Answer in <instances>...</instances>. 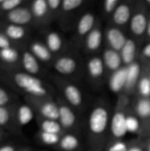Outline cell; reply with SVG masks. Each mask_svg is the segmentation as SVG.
Listing matches in <instances>:
<instances>
[{
	"label": "cell",
	"mask_w": 150,
	"mask_h": 151,
	"mask_svg": "<svg viewBox=\"0 0 150 151\" xmlns=\"http://www.w3.org/2000/svg\"><path fill=\"white\" fill-rule=\"evenodd\" d=\"M110 111L108 106L99 104L95 105L88 116V133L91 150L97 147L98 150L103 145L108 128L110 127Z\"/></svg>",
	"instance_id": "obj_1"
},
{
	"label": "cell",
	"mask_w": 150,
	"mask_h": 151,
	"mask_svg": "<svg viewBox=\"0 0 150 151\" xmlns=\"http://www.w3.org/2000/svg\"><path fill=\"white\" fill-rule=\"evenodd\" d=\"M129 98L127 95L121 94L118 96L114 113L111 119L110 129L111 136L115 140H121L128 132L126 129V119L128 116Z\"/></svg>",
	"instance_id": "obj_2"
},
{
	"label": "cell",
	"mask_w": 150,
	"mask_h": 151,
	"mask_svg": "<svg viewBox=\"0 0 150 151\" xmlns=\"http://www.w3.org/2000/svg\"><path fill=\"white\" fill-rule=\"evenodd\" d=\"M13 80L16 85L27 92L31 97L42 98L47 97L49 95V92L42 81L34 75H31L27 73H17L14 75Z\"/></svg>",
	"instance_id": "obj_3"
},
{
	"label": "cell",
	"mask_w": 150,
	"mask_h": 151,
	"mask_svg": "<svg viewBox=\"0 0 150 151\" xmlns=\"http://www.w3.org/2000/svg\"><path fill=\"white\" fill-rule=\"evenodd\" d=\"M57 83L61 89L65 102L72 108L80 110L83 107L84 98L81 90L73 83L65 80H58Z\"/></svg>",
	"instance_id": "obj_4"
},
{
	"label": "cell",
	"mask_w": 150,
	"mask_h": 151,
	"mask_svg": "<svg viewBox=\"0 0 150 151\" xmlns=\"http://www.w3.org/2000/svg\"><path fill=\"white\" fill-rule=\"evenodd\" d=\"M31 97V96H30ZM32 104L34 108L37 110L38 113L41 115L42 118L52 120H58L59 117V111H58V104L54 101L47 98H38V97H31Z\"/></svg>",
	"instance_id": "obj_5"
},
{
	"label": "cell",
	"mask_w": 150,
	"mask_h": 151,
	"mask_svg": "<svg viewBox=\"0 0 150 151\" xmlns=\"http://www.w3.org/2000/svg\"><path fill=\"white\" fill-rule=\"evenodd\" d=\"M58 111L59 117L58 122L65 132H69L75 129L77 125V116L73 111V108L71 107L65 100H58Z\"/></svg>",
	"instance_id": "obj_6"
},
{
	"label": "cell",
	"mask_w": 150,
	"mask_h": 151,
	"mask_svg": "<svg viewBox=\"0 0 150 151\" xmlns=\"http://www.w3.org/2000/svg\"><path fill=\"white\" fill-rule=\"evenodd\" d=\"M96 26L95 15L92 12H87L82 14L76 23L75 39L77 41H84L88 35Z\"/></svg>",
	"instance_id": "obj_7"
},
{
	"label": "cell",
	"mask_w": 150,
	"mask_h": 151,
	"mask_svg": "<svg viewBox=\"0 0 150 151\" xmlns=\"http://www.w3.org/2000/svg\"><path fill=\"white\" fill-rule=\"evenodd\" d=\"M53 66L56 72L60 73L61 75L70 76L77 72L79 64L75 58L72 56L64 55L55 60Z\"/></svg>",
	"instance_id": "obj_8"
},
{
	"label": "cell",
	"mask_w": 150,
	"mask_h": 151,
	"mask_svg": "<svg viewBox=\"0 0 150 151\" xmlns=\"http://www.w3.org/2000/svg\"><path fill=\"white\" fill-rule=\"evenodd\" d=\"M105 38L109 44V48L120 52L127 41V37L118 27H111L105 32Z\"/></svg>",
	"instance_id": "obj_9"
},
{
	"label": "cell",
	"mask_w": 150,
	"mask_h": 151,
	"mask_svg": "<svg viewBox=\"0 0 150 151\" xmlns=\"http://www.w3.org/2000/svg\"><path fill=\"white\" fill-rule=\"evenodd\" d=\"M149 19L147 13L142 9L135 12L130 20V29L133 35L141 37L147 32Z\"/></svg>",
	"instance_id": "obj_10"
},
{
	"label": "cell",
	"mask_w": 150,
	"mask_h": 151,
	"mask_svg": "<svg viewBox=\"0 0 150 151\" xmlns=\"http://www.w3.org/2000/svg\"><path fill=\"white\" fill-rule=\"evenodd\" d=\"M127 80V67L122 66L120 69L111 73L109 79V88L111 92L115 94H120L125 91Z\"/></svg>",
	"instance_id": "obj_11"
},
{
	"label": "cell",
	"mask_w": 150,
	"mask_h": 151,
	"mask_svg": "<svg viewBox=\"0 0 150 151\" xmlns=\"http://www.w3.org/2000/svg\"><path fill=\"white\" fill-rule=\"evenodd\" d=\"M127 80L126 85L125 88V94H131L133 91L137 88L138 82L141 76V64L137 61H134L131 65H127Z\"/></svg>",
	"instance_id": "obj_12"
},
{
	"label": "cell",
	"mask_w": 150,
	"mask_h": 151,
	"mask_svg": "<svg viewBox=\"0 0 150 151\" xmlns=\"http://www.w3.org/2000/svg\"><path fill=\"white\" fill-rule=\"evenodd\" d=\"M132 16H133V12H132L131 4L126 2L124 3L120 2V4H118V6L111 15V19L116 26L122 27L126 25L128 22H130Z\"/></svg>",
	"instance_id": "obj_13"
},
{
	"label": "cell",
	"mask_w": 150,
	"mask_h": 151,
	"mask_svg": "<svg viewBox=\"0 0 150 151\" xmlns=\"http://www.w3.org/2000/svg\"><path fill=\"white\" fill-rule=\"evenodd\" d=\"M7 19L10 24L23 26L31 22L33 19V14L30 9L19 6L7 12Z\"/></svg>",
	"instance_id": "obj_14"
},
{
	"label": "cell",
	"mask_w": 150,
	"mask_h": 151,
	"mask_svg": "<svg viewBox=\"0 0 150 151\" xmlns=\"http://www.w3.org/2000/svg\"><path fill=\"white\" fill-rule=\"evenodd\" d=\"M102 58H103V64L105 65V68H107L111 73H113V72L120 69L122 66H124L120 53L111 49V48L104 50Z\"/></svg>",
	"instance_id": "obj_15"
},
{
	"label": "cell",
	"mask_w": 150,
	"mask_h": 151,
	"mask_svg": "<svg viewBox=\"0 0 150 151\" xmlns=\"http://www.w3.org/2000/svg\"><path fill=\"white\" fill-rule=\"evenodd\" d=\"M103 42V32L99 25H96L94 29L88 35L84 40V47L88 52H95L99 50Z\"/></svg>",
	"instance_id": "obj_16"
},
{
	"label": "cell",
	"mask_w": 150,
	"mask_h": 151,
	"mask_svg": "<svg viewBox=\"0 0 150 151\" xmlns=\"http://www.w3.org/2000/svg\"><path fill=\"white\" fill-rule=\"evenodd\" d=\"M105 65L101 57H92L87 63V70L92 80H100L104 73Z\"/></svg>",
	"instance_id": "obj_17"
},
{
	"label": "cell",
	"mask_w": 150,
	"mask_h": 151,
	"mask_svg": "<svg viewBox=\"0 0 150 151\" xmlns=\"http://www.w3.org/2000/svg\"><path fill=\"white\" fill-rule=\"evenodd\" d=\"M57 147L62 151H76L80 147V142L75 134L66 133L61 136Z\"/></svg>",
	"instance_id": "obj_18"
},
{
	"label": "cell",
	"mask_w": 150,
	"mask_h": 151,
	"mask_svg": "<svg viewBox=\"0 0 150 151\" xmlns=\"http://www.w3.org/2000/svg\"><path fill=\"white\" fill-rule=\"evenodd\" d=\"M136 43L133 39H127L126 44L120 50V56L122 58L123 65L127 66L135 61V54H136Z\"/></svg>",
	"instance_id": "obj_19"
},
{
	"label": "cell",
	"mask_w": 150,
	"mask_h": 151,
	"mask_svg": "<svg viewBox=\"0 0 150 151\" xmlns=\"http://www.w3.org/2000/svg\"><path fill=\"white\" fill-rule=\"evenodd\" d=\"M22 65L27 73L34 75L40 71L38 59L32 54L31 51H24L22 55Z\"/></svg>",
	"instance_id": "obj_20"
},
{
	"label": "cell",
	"mask_w": 150,
	"mask_h": 151,
	"mask_svg": "<svg viewBox=\"0 0 150 151\" xmlns=\"http://www.w3.org/2000/svg\"><path fill=\"white\" fill-rule=\"evenodd\" d=\"M38 123H39L40 129L42 132L59 134V135H64L65 134H66V132L63 129L58 120L47 119H43L41 117L39 119Z\"/></svg>",
	"instance_id": "obj_21"
},
{
	"label": "cell",
	"mask_w": 150,
	"mask_h": 151,
	"mask_svg": "<svg viewBox=\"0 0 150 151\" xmlns=\"http://www.w3.org/2000/svg\"><path fill=\"white\" fill-rule=\"evenodd\" d=\"M30 51L38 60L42 62H49L52 58V53L46 44L40 42H34L30 45Z\"/></svg>",
	"instance_id": "obj_22"
},
{
	"label": "cell",
	"mask_w": 150,
	"mask_h": 151,
	"mask_svg": "<svg viewBox=\"0 0 150 151\" xmlns=\"http://www.w3.org/2000/svg\"><path fill=\"white\" fill-rule=\"evenodd\" d=\"M30 11L33 14V18L36 19L42 20L46 19L50 14L47 0H34L31 4Z\"/></svg>",
	"instance_id": "obj_23"
},
{
	"label": "cell",
	"mask_w": 150,
	"mask_h": 151,
	"mask_svg": "<svg viewBox=\"0 0 150 151\" xmlns=\"http://www.w3.org/2000/svg\"><path fill=\"white\" fill-rule=\"evenodd\" d=\"M135 115L144 120L150 119V98H145V97H140L133 107Z\"/></svg>",
	"instance_id": "obj_24"
},
{
	"label": "cell",
	"mask_w": 150,
	"mask_h": 151,
	"mask_svg": "<svg viewBox=\"0 0 150 151\" xmlns=\"http://www.w3.org/2000/svg\"><path fill=\"white\" fill-rule=\"evenodd\" d=\"M46 46L51 53L59 52L64 46L62 36L55 31H50L46 35Z\"/></svg>",
	"instance_id": "obj_25"
},
{
	"label": "cell",
	"mask_w": 150,
	"mask_h": 151,
	"mask_svg": "<svg viewBox=\"0 0 150 151\" xmlns=\"http://www.w3.org/2000/svg\"><path fill=\"white\" fill-rule=\"evenodd\" d=\"M4 35L11 40H20L26 35V30L22 26L9 24L4 28Z\"/></svg>",
	"instance_id": "obj_26"
},
{
	"label": "cell",
	"mask_w": 150,
	"mask_h": 151,
	"mask_svg": "<svg viewBox=\"0 0 150 151\" xmlns=\"http://www.w3.org/2000/svg\"><path fill=\"white\" fill-rule=\"evenodd\" d=\"M18 116V121L21 126H26L28 123L31 122V120L34 118V111L33 109L27 104L21 105L17 112Z\"/></svg>",
	"instance_id": "obj_27"
},
{
	"label": "cell",
	"mask_w": 150,
	"mask_h": 151,
	"mask_svg": "<svg viewBox=\"0 0 150 151\" xmlns=\"http://www.w3.org/2000/svg\"><path fill=\"white\" fill-rule=\"evenodd\" d=\"M138 92L141 97L150 98V79L149 73L141 74L137 85Z\"/></svg>",
	"instance_id": "obj_28"
},
{
	"label": "cell",
	"mask_w": 150,
	"mask_h": 151,
	"mask_svg": "<svg viewBox=\"0 0 150 151\" xmlns=\"http://www.w3.org/2000/svg\"><path fill=\"white\" fill-rule=\"evenodd\" d=\"M0 58L9 64L16 63L19 59V52L12 47L0 50Z\"/></svg>",
	"instance_id": "obj_29"
},
{
	"label": "cell",
	"mask_w": 150,
	"mask_h": 151,
	"mask_svg": "<svg viewBox=\"0 0 150 151\" xmlns=\"http://www.w3.org/2000/svg\"><path fill=\"white\" fill-rule=\"evenodd\" d=\"M85 4L84 0H62L61 12L71 13L80 8Z\"/></svg>",
	"instance_id": "obj_30"
},
{
	"label": "cell",
	"mask_w": 150,
	"mask_h": 151,
	"mask_svg": "<svg viewBox=\"0 0 150 151\" xmlns=\"http://www.w3.org/2000/svg\"><path fill=\"white\" fill-rule=\"evenodd\" d=\"M38 136H39L40 141L43 144L48 145V146H55V145L57 146V144L60 142V139H61L62 135L40 131L39 134H38Z\"/></svg>",
	"instance_id": "obj_31"
},
{
	"label": "cell",
	"mask_w": 150,
	"mask_h": 151,
	"mask_svg": "<svg viewBox=\"0 0 150 151\" xmlns=\"http://www.w3.org/2000/svg\"><path fill=\"white\" fill-rule=\"evenodd\" d=\"M126 129L127 132L132 134H137L141 129V124L140 119L132 113H128L127 119H126Z\"/></svg>",
	"instance_id": "obj_32"
},
{
	"label": "cell",
	"mask_w": 150,
	"mask_h": 151,
	"mask_svg": "<svg viewBox=\"0 0 150 151\" xmlns=\"http://www.w3.org/2000/svg\"><path fill=\"white\" fill-rule=\"evenodd\" d=\"M131 143H127L121 140H115L108 145L105 151H128Z\"/></svg>",
	"instance_id": "obj_33"
},
{
	"label": "cell",
	"mask_w": 150,
	"mask_h": 151,
	"mask_svg": "<svg viewBox=\"0 0 150 151\" xmlns=\"http://www.w3.org/2000/svg\"><path fill=\"white\" fill-rule=\"evenodd\" d=\"M120 4L119 0H105L103 4V12L105 15H112L118 4Z\"/></svg>",
	"instance_id": "obj_34"
},
{
	"label": "cell",
	"mask_w": 150,
	"mask_h": 151,
	"mask_svg": "<svg viewBox=\"0 0 150 151\" xmlns=\"http://www.w3.org/2000/svg\"><path fill=\"white\" fill-rule=\"evenodd\" d=\"M22 4V0H4L3 3L0 4V9L2 11H5L7 12L19 7Z\"/></svg>",
	"instance_id": "obj_35"
},
{
	"label": "cell",
	"mask_w": 150,
	"mask_h": 151,
	"mask_svg": "<svg viewBox=\"0 0 150 151\" xmlns=\"http://www.w3.org/2000/svg\"><path fill=\"white\" fill-rule=\"evenodd\" d=\"M50 14H56L61 12L62 0H47Z\"/></svg>",
	"instance_id": "obj_36"
},
{
	"label": "cell",
	"mask_w": 150,
	"mask_h": 151,
	"mask_svg": "<svg viewBox=\"0 0 150 151\" xmlns=\"http://www.w3.org/2000/svg\"><path fill=\"white\" fill-rule=\"evenodd\" d=\"M10 120V112L4 106H0V126H5Z\"/></svg>",
	"instance_id": "obj_37"
},
{
	"label": "cell",
	"mask_w": 150,
	"mask_h": 151,
	"mask_svg": "<svg viewBox=\"0 0 150 151\" xmlns=\"http://www.w3.org/2000/svg\"><path fill=\"white\" fill-rule=\"evenodd\" d=\"M11 47L10 40L4 34H0V50Z\"/></svg>",
	"instance_id": "obj_38"
},
{
	"label": "cell",
	"mask_w": 150,
	"mask_h": 151,
	"mask_svg": "<svg viewBox=\"0 0 150 151\" xmlns=\"http://www.w3.org/2000/svg\"><path fill=\"white\" fill-rule=\"evenodd\" d=\"M9 102V96L7 92L0 87V106H4Z\"/></svg>",
	"instance_id": "obj_39"
},
{
	"label": "cell",
	"mask_w": 150,
	"mask_h": 151,
	"mask_svg": "<svg viewBox=\"0 0 150 151\" xmlns=\"http://www.w3.org/2000/svg\"><path fill=\"white\" fill-rule=\"evenodd\" d=\"M128 151H145V147H142V145L139 143L132 142Z\"/></svg>",
	"instance_id": "obj_40"
},
{
	"label": "cell",
	"mask_w": 150,
	"mask_h": 151,
	"mask_svg": "<svg viewBox=\"0 0 150 151\" xmlns=\"http://www.w3.org/2000/svg\"><path fill=\"white\" fill-rule=\"evenodd\" d=\"M142 56L146 58L150 59V42L148 43L142 50Z\"/></svg>",
	"instance_id": "obj_41"
},
{
	"label": "cell",
	"mask_w": 150,
	"mask_h": 151,
	"mask_svg": "<svg viewBox=\"0 0 150 151\" xmlns=\"http://www.w3.org/2000/svg\"><path fill=\"white\" fill-rule=\"evenodd\" d=\"M0 151H15V148L11 145H4L0 147Z\"/></svg>",
	"instance_id": "obj_42"
},
{
	"label": "cell",
	"mask_w": 150,
	"mask_h": 151,
	"mask_svg": "<svg viewBox=\"0 0 150 151\" xmlns=\"http://www.w3.org/2000/svg\"><path fill=\"white\" fill-rule=\"evenodd\" d=\"M146 35H147L149 37H150V19H149V23H148V27H147Z\"/></svg>",
	"instance_id": "obj_43"
},
{
	"label": "cell",
	"mask_w": 150,
	"mask_h": 151,
	"mask_svg": "<svg viewBox=\"0 0 150 151\" xmlns=\"http://www.w3.org/2000/svg\"><path fill=\"white\" fill-rule=\"evenodd\" d=\"M145 150L146 151H150V142L149 143H147L146 144V146H145Z\"/></svg>",
	"instance_id": "obj_44"
},
{
	"label": "cell",
	"mask_w": 150,
	"mask_h": 151,
	"mask_svg": "<svg viewBox=\"0 0 150 151\" xmlns=\"http://www.w3.org/2000/svg\"><path fill=\"white\" fill-rule=\"evenodd\" d=\"M145 3H146V4H147V5L150 6V0H146V1H145Z\"/></svg>",
	"instance_id": "obj_45"
},
{
	"label": "cell",
	"mask_w": 150,
	"mask_h": 151,
	"mask_svg": "<svg viewBox=\"0 0 150 151\" xmlns=\"http://www.w3.org/2000/svg\"><path fill=\"white\" fill-rule=\"evenodd\" d=\"M19 151H27V150H19Z\"/></svg>",
	"instance_id": "obj_46"
},
{
	"label": "cell",
	"mask_w": 150,
	"mask_h": 151,
	"mask_svg": "<svg viewBox=\"0 0 150 151\" xmlns=\"http://www.w3.org/2000/svg\"><path fill=\"white\" fill-rule=\"evenodd\" d=\"M149 79H150V73H149Z\"/></svg>",
	"instance_id": "obj_47"
},
{
	"label": "cell",
	"mask_w": 150,
	"mask_h": 151,
	"mask_svg": "<svg viewBox=\"0 0 150 151\" xmlns=\"http://www.w3.org/2000/svg\"><path fill=\"white\" fill-rule=\"evenodd\" d=\"M0 132H1V130H0Z\"/></svg>",
	"instance_id": "obj_48"
}]
</instances>
